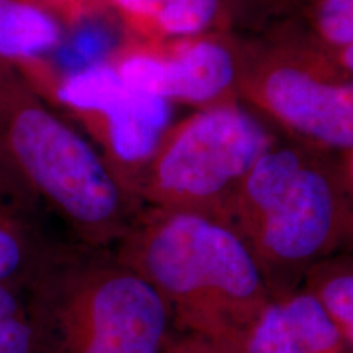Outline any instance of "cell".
Instances as JSON below:
<instances>
[{"label": "cell", "instance_id": "5bb4252c", "mask_svg": "<svg viewBox=\"0 0 353 353\" xmlns=\"http://www.w3.org/2000/svg\"><path fill=\"white\" fill-rule=\"evenodd\" d=\"M304 15L307 37L324 51L353 43V0H311Z\"/></svg>", "mask_w": 353, "mask_h": 353}, {"label": "cell", "instance_id": "6da1fadb", "mask_svg": "<svg viewBox=\"0 0 353 353\" xmlns=\"http://www.w3.org/2000/svg\"><path fill=\"white\" fill-rule=\"evenodd\" d=\"M113 250L164 299L176 330L239 347L273 298L244 241L213 216L143 206Z\"/></svg>", "mask_w": 353, "mask_h": 353}, {"label": "cell", "instance_id": "9c48e42d", "mask_svg": "<svg viewBox=\"0 0 353 353\" xmlns=\"http://www.w3.org/2000/svg\"><path fill=\"white\" fill-rule=\"evenodd\" d=\"M239 347L242 353H348L325 309L303 286L265 304Z\"/></svg>", "mask_w": 353, "mask_h": 353}, {"label": "cell", "instance_id": "7402d4cb", "mask_svg": "<svg viewBox=\"0 0 353 353\" xmlns=\"http://www.w3.org/2000/svg\"><path fill=\"white\" fill-rule=\"evenodd\" d=\"M341 252H352L353 254V203L350 211V219H348V228L345 234V241H343V247Z\"/></svg>", "mask_w": 353, "mask_h": 353}, {"label": "cell", "instance_id": "603a6c76", "mask_svg": "<svg viewBox=\"0 0 353 353\" xmlns=\"http://www.w3.org/2000/svg\"><path fill=\"white\" fill-rule=\"evenodd\" d=\"M348 254H350V255H352V260H353V254H352V252H348Z\"/></svg>", "mask_w": 353, "mask_h": 353}, {"label": "cell", "instance_id": "30bf717a", "mask_svg": "<svg viewBox=\"0 0 353 353\" xmlns=\"http://www.w3.org/2000/svg\"><path fill=\"white\" fill-rule=\"evenodd\" d=\"M34 201L0 169V285L23 293L34 275L70 237L54 236Z\"/></svg>", "mask_w": 353, "mask_h": 353}, {"label": "cell", "instance_id": "7c38bea8", "mask_svg": "<svg viewBox=\"0 0 353 353\" xmlns=\"http://www.w3.org/2000/svg\"><path fill=\"white\" fill-rule=\"evenodd\" d=\"M303 288L314 294L353 353V260L337 252L317 262L306 273Z\"/></svg>", "mask_w": 353, "mask_h": 353}, {"label": "cell", "instance_id": "4fadbf2b", "mask_svg": "<svg viewBox=\"0 0 353 353\" xmlns=\"http://www.w3.org/2000/svg\"><path fill=\"white\" fill-rule=\"evenodd\" d=\"M231 32L224 0H159L154 43Z\"/></svg>", "mask_w": 353, "mask_h": 353}, {"label": "cell", "instance_id": "2e32d148", "mask_svg": "<svg viewBox=\"0 0 353 353\" xmlns=\"http://www.w3.org/2000/svg\"><path fill=\"white\" fill-rule=\"evenodd\" d=\"M293 0H224L229 17L234 26H249L252 28L262 21L280 15Z\"/></svg>", "mask_w": 353, "mask_h": 353}, {"label": "cell", "instance_id": "ba28073f", "mask_svg": "<svg viewBox=\"0 0 353 353\" xmlns=\"http://www.w3.org/2000/svg\"><path fill=\"white\" fill-rule=\"evenodd\" d=\"M232 33L144 43L120 57L126 85L170 103L208 108L239 101V39Z\"/></svg>", "mask_w": 353, "mask_h": 353}, {"label": "cell", "instance_id": "52a82bcc", "mask_svg": "<svg viewBox=\"0 0 353 353\" xmlns=\"http://www.w3.org/2000/svg\"><path fill=\"white\" fill-rule=\"evenodd\" d=\"M57 99L87 117L101 156L132 193L136 176L172 125L170 101L126 85L117 68L105 63L69 74Z\"/></svg>", "mask_w": 353, "mask_h": 353}, {"label": "cell", "instance_id": "44dd1931", "mask_svg": "<svg viewBox=\"0 0 353 353\" xmlns=\"http://www.w3.org/2000/svg\"><path fill=\"white\" fill-rule=\"evenodd\" d=\"M100 2H103V0H69V6L74 13H79L83 10H90V8L99 6Z\"/></svg>", "mask_w": 353, "mask_h": 353}, {"label": "cell", "instance_id": "8fae6325", "mask_svg": "<svg viewBox=\"0 0 353 353\" xmlns=\"http://www.w3.org/2000/svg\"><path fill=\"white\" fill-rule=\"evenodd\" d=\"M59 39L57 21L34 0H0V56L32 57Z\"/></svg>", "mask_w": 353, "mask_h": 353}, {"label": "cell", "instance_id": "277c9868", "mask_svg": "<svg viewBox=\"0 0 353 353\" xmlns=\"http://www.w3.org/2000/svg\"><path fill=\"white\" fill-rule=\"evenodd\" d=\"M0 169L90 247L113 249L144 206L81 132L33 100L0 107Z\"/></svg>", "mask_w": 353, "mask_h": 353}, {"label": "cell", "instance_id": "5b68a950", "mask_svg": "<svg viewBox=\"0 0 353 353\" xmlns=\"http://www.w3.org/2000/svg\"><path fill=\"white\" fill-rule=\"evenodd\" d=\"M239 100L276 134L312 151L353 148V79L306 32L239 41Z\"/></svg>", "mask_w": 353, "mask_h": 353}, {"label": "cell", "instance_id": "3957f363", "mask_svg": "<svg viewBox=\"0 0 353 353\" xmlns=\"http://www.w3.org/2000/svg\"><path fill=\"white\" fill-rule=\"evenodd\" d=\"M34 353H162L164 299L113 249L65 241L23 291Z\"/></svg>", "mask_w": 353, "mask_h": 353}, {"label": "cell", "instance_id": "e0dca14e", "mask_svg": "<svg viewBox=\"0 0 353 353\" xmlns=\"http://www.w3.org/2000/svg\"><path fill=\"white\" fill-rule=\"evenodd\" d=\"M162 353H242L241 347L206 335L172 329Z\"/></svg>", "mask_w": 353, "mask_h": 353}, {"label": "cell", "instance_id": "9a60e30c", "mask_svg": "<svg viewBox=\"0 0 353 353\" xmlns=\"http://www.w3.org/2000/svg\"><path fill=\"white\" fill-rule=\"evenodd\" d=\"M0 353H34L23 293L0 285Z\"/></svg>", "mask_w": 353, "mask_h": 353}, {"label": "cell", "instance_id": "ac0fdd59", "mask_svg": "<svg viewBox=\"0 0 353 353\" xmlns=\"http://www.w3.org/2000/svg\"><path fill=\"white\" fill-rule=\"evenodd\" d=\"M110 2L118 8L123 19L145 43H154L159 0H110Z\"/></svg>", "mask_w": 353, "mask_h": 353}, {"label": "cell", "instance_id": "ffe728a7", "mask_svg": "<svg viewBox=\"0 0 353 353\" xmlns=\"http://www.w3.org/2000/svg\"><path fill=\"white\" fill-rule=\"evenodd\" d=\"M327 56L343 76L353 79V43L345 44V46L339 48V50L327 52Z\"/></svg>", "mask_w": 353, "mask_h": 353}, {"label": "cell", "instance_id": "d6986e66", "mask_svg": "<svg viewBox=\"0 0 353 353\" xmlns=\"http://www.w3.org/2000/svg\"><path fill=\"white\" fill-rule=\"evenodd\" d=\"M335 165L342 187L353 203V148L339 154V157H335Z\"/></svg>", "mask_w": 353, "mask_h": 353}, {"label": "cell", "instance_id": "8992f818", "mask_svg": "<svg viewBox=\"0 0 353 353\" xmlns=\"http://www.w3.org/2000/svg\"><path fill=\"white\" fill-rule=\"evenodd\" d=\"M278 139L239 101L200 108L167 128L132 193L144 206L219 219L247 172Z\"/></svg>", "mask_w": 353, "mask_h": 353}, {"label": "cell", "instance_id": "7a4b0ae2", "mask_svg": "<svg viewBox=\"0 0 353 353\" xmlns=\"http://www.w3.org/2000/svg\"><path fill=\"white\" fill-rule=\"evenodd\" d=\"M350 211L334 156L278 139L219 219L244 241L273 296H281L301 288L317 262L341 252Z\"/></svg>", "mask_w": 353, "mask_h": 353}]
</instances>
